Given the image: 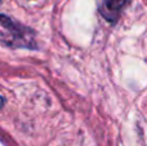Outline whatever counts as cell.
I'll return each mask as SVG.
<instances>
[{
	"label": "cell",
	"instance_id": "obj_3",
	"mask_svg": "<svg viewBox=\"0 0 147 146\" xmlns=\"http://www.w3.org/2000/svg\"><path fill=\"white\" fill-rule=\"evenodd\" d=\"M3 105H4V98H3V97H0V109L3 107Z\"/></svg>",
	"mask_w": 147,
	"mask_h": 146
},
{
	"label": "cell",
	"instance_id": "obj_2",
	"mask_svg": "<svg viewBox=\"0 0 147 146\" xmlns=\"http://www.w3.org/2000/svg\"><path fill=\"white\" fill-rule=\"evenodd\" d=\"M97 8L101 16L110 23H116L123 9L128 4V0H96Z\"/></svg>",
	"mask_w": 147,
	"mask_h": 146
},
{
	"label": "cell",
	"instance_id": "obj_1",
	"mask_svg": "<svg viewBox=\"0 0 147 146\" xmlns=\"http://www.w3.org/2000/svg\"><path fill=\"white\" fill-rule=\"evenodd\" d=\"M0 41L10 48H38L34 31L4 14H0Z\"/></svg>",
	"mask_w": 147,
	"mask_h": 146
},
{
	"label": "cell",
	"instance_id": "obj_4",
	"mask_svg": "<svg viewBox=\"0 0 147 146\" xmlns=\"http://www.w3.org/2000/svg\"><path fill=\"white\" fill-rule=\"evenodd\" d=\"M0 3H1V0H0Z\"/></svg>",
	"mask_w": 147,
	"mask_h": 146
}]
</instances>
